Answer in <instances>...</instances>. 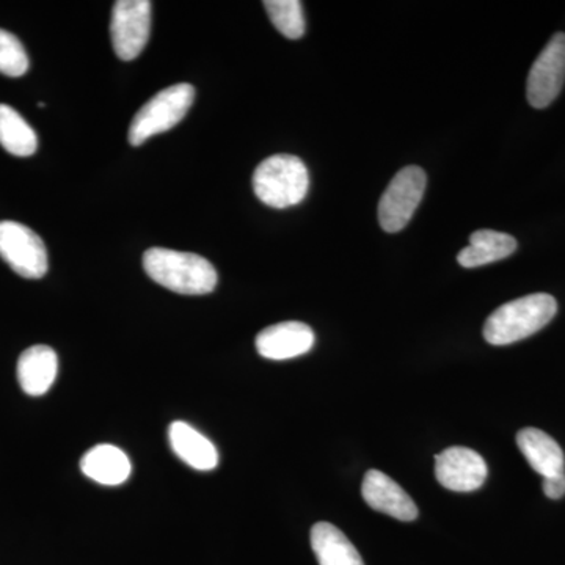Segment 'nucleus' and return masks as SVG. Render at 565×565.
<instances>
[{
	"label": "nucleus",
	"instance_id": "nucleus-21",
	"mask_svg": "<svg viewBox=\"0 0 565 565\" xmlns=\"http://www.w3.org/2000/svg\"><path fill=\"white\" fill-rule=\"evenodd\" d=\"M542 489L550 500H559L565 494V473L545 478Z\"/></svg>",
	"mask_w": 565,
	"mask_h": 565
},
{
	"label": "nucleus",
	"instance_id": "nucleus-2",
	"mask_svg": "<svg viewBox=\"0 0 565 565\" xmlns=\"http://www.w3.org/2000/svg\"><path fill=\"white\" fill-rule=\"evenodd\" d=\"M557 313V302L550 294L539 292L501 305L484 326V338L492 345H508L525 340L550 323Z\"/></svg>",
	"mask_w": 565,
	"mask_h": 565
},
{
	"label": "nucleus",
	"instance_id": "nucleus-11",
	"mask_svg": "<svg viewBox=\"0 0 565 565\" xmlns=\"http://www.w3.org/2000/svg\"><path fill=\"white\" fill-rule=\"evenodd\" d=\"M362 494L366 504L374 511L401 522H414L418 516V508L411 494L382 471L370 470L364 475Z\"/></svg>",
	"mask_w": 565,
	"mask_h": 565
},
{
	"label": "nucleus",
	"instance_id": "nucleus-10",
	"mask_svg": "<svg viewBox=\"0 0 565 565\" xmlns=\"http://www.w3.org/2000/svg\"><path fill=\"white\" fill-rule=\"evenodd\" d=\"M315 332L303 322H280L256 337V351L267 360H291L305 355L315 345Z\"/></svg>",
	"mask_w": 565,
	"mask_h": 565
},
{
	"label": "nucleus",
	"instance_id": "nucleus-8",
	"mask_svg": "<svg viewBox=\"0 0 565 565\" xmlns=\"http://www.w3.org/2000/svg\"><path fill=\"white\" fill-rule=\"evenodd\" d=\"M565 82V33H556L535 58L527 76V102L535 109H545L555 102Z\"/></svg>",
	"mask_w": 565,
	"mask_h": 565
},
{
	"label": "nucleus",
	"instance_id": "nucleus-7",
	"mask_svg": "<svg viewBox=\"0 0 565 565\" xmlns=\"http://www.w3.org/2000/svg\"><path fill=\"white\" fill-rule=\"evenodd\" d=\"M151 7L148 0H118L111 11L110 36L115 54L129 62L139 57L150 40Z\"/></svg>",
	"mask_w": 565,
	"mask_h": 565
},
{
	"label": "nucleus",
	"instance_id": "nucleus-4",
	"mask_svg": "<svg viewBox=\"0 0 565 565\" xmlns=\"http://www.w3.org/2000/svg\"><path fill=\"white\" fill-rule=\"evenodd\" d=\"M193 99L195 88L191 84H177L159 92L134 117L129 126V143L140 147L151 137L174 128L188 115Z\"/></svg>",
	"mask_w": 565,
	"mask_h": 565
},
{
	"label": "nucleus",
	"instance_id": "nucleus-12",
	"mask_svg": "<svg viewBox=\"0 0 565 565\" xmlns=\"http://www.w3.org/2000/svg\"><path fill=\"white\" fill-rule=\"evenodd\" d=\"M17 373L22 392L33 397L43 396L57 377V353L50 345H32L21 353Z\"/></svg>",
	"mask_w": 565,
	"mask_h": 565
},
{
	"label": "nucleus",
	"instance_id": "nucleus-18",
	"mask_svg": "<svg viewBox=\"0 0 565 565\" xmlns=\"http://www.w3.org/2000/svg\"><path fill=\"white\" fill-rule=\"evenodd\" d=\"M0 145L18 158H29L39 148V137L13 107L0 104Z\"/></svg>",
	"mask_w": 565,
	"mask_h": 565
},
{
	"label": "nucleus",
	"instance_id": "nucleus-19",
	"mask_svg": "<svg viewBox=\"0 0 565 565\" xmlns=\"http://www.w3.org/2000/svg\"><path fill=\"white\" fill-rule=\"evenodd\" d=\"M264 9L281 35L291 40L302 39L305 33L302 2L299 0H266Z\"/></svg>",
	"mask_w": 565,
	"mask_h": 565
},
{
	"label": "nucleus",
	"instance_id": "nucleus-13",
	"mask_svg": "<svg viewBox=\"0 0 565 565\" xmlns=\"http://www.w3.org/2000/svg\"><path fill=\"white\" fill-rule=\"evenodd\" d=\"M516 445L527 463L542 478L565 473V457L555 438L544 430L526 427L516 434Z\"/></svg>",
	"mask_w": 565,
	"mask_h": 565
},
{
	"label": "nucleus",
	"instance_id": "nucleus-14",
	"mask_svg": "<svg viewBox=\"0 0 565 565\" xmlns=\"http://www.w3.org/2000/svg\"><path fill=\"white\" fill-rule=\"evenodd\" d=\"M169 441L174 455L193 470L211 471L217 467L218 452L215 446L188 423L170 424Z\"/></svg>",
	"mask_w": 565,
	"mask_h": 565
},
{
	"label": "nucleus",
	"instance_id": "nucleus-3",
	"mask_svg": "<svg viewBox=\"0 0 565 565\" xmlns=\"http://www.w3.org/2000/svg\"><path fill=\"white\" fill-rule=\"evenodd\" d=\"M310 189L307 166L291 154H275L256 167L253 191L267 206L275 210L302 203Z\"/></svg>",
	"mask_w": 565,
	"mask_h": 565
},
{
	"label": "nucleus",
	"instance_id": "nucleus-17",
	"mask_svg": "<svg viewBox=\"0 0 565 565\" xmlns=\"http://www.w3.org/2000/svg\"><path fill=\"white\" fill-rule=\"evenodd\" d=\"M516 250V241L509 234L479 230L470 236V245L457 256V262L465 269L486 266L508 258Z\"/></svg>",
	"mask_w": 565,
	"mask_h": 565
},
{
	"label": "nucleus",
	"instance_id": "nucleus-15",
	"mask_svg": "<svg viewBox=\"0 0 565 565\" xmlns=\"http://www.w3.org/2000/svg\"><path fill=\"white\" fill-rule=\"evenodd\" d=\"M82 473L103 486H120L131 476L129 457L114 445H98L81 459Z\"/></svg>",
	"mask_w": 565,
	"mask_h": 565
},
{
	"label": "nucleus",
	"instance_id": "nucleus-9",
	"mask_svg": "<svg viewBox=\"0 0 565 565\" xmlns=\"http://www.w3.org/2000/svg\"><path fill=\"white\" fill-rule=\"evenodd\" d=\"M489 468L481 455L463 446H452L435 456V476L452 492H475L484 484Z\"/></svg>",
	"mask_w": 565,
	"mask_h": 565
},
{
	"label": "nucleus",
	"instance_id": "nucleus-16",
	"mask_svg": "<svg viewBox=\"0 0 565 565\" xmlns=\"http://www.w3.org/2000/svg\"><path fill=\"white\" fill-rule=\"evenodd\" d=\"M311 548L319 565H364L352 542L332 523L319 522L311 527Z\"/></svg>",
	"mask_w": 565,
	"mask_h": 565
},
{
	"label": "nucleus",
	"instance_id": "nucleus-20",
	"mask_svg": "<svg viewBox=\"0 0 565 565\" xmlns=\"http://www.w3.org/2000/svg\"><path fill=\"white\" fill-rule=\"evenodd\" d=\"M28 70V52L21 41L13 33L0 29V73L9 77H21Z\"/></svg>",
	"mask_w": 565,
	"mask_h": 565
},
{
	"label": "nucleus",
	"instance_id": "nucleus-6",
	"mask_svg": "<svg viewBox=\"0 0 565 565\" xmlns=\"http://www.w3.org/2000/svg\"><path fill=\"white\" fill-rule=\"evenodd\" d=\"M0 258L21 277L39 280L47 273V250L41 237L22 223L0 222Z\"/></svg>",
	"mask_w": 565,
	"mask_h": 565
},
{
	"label": "nucleus",
	"instance_id": "nucleus-1",
	"mask_svg": "<svg viewBox=\"0 0 565 565\" xmlns=\"http://www.w3.org/2000/svg\"><path fill=\"white\" fill-rule=\"evenodd\" d=\"M143 269L158 285L184 296H203L217 286L214 266L195 253L150 248L143 255Z\"/></svg>",
	"mask_w": 565,
	"mask_h": 565
},
{
	"label": "nucleus",
	"instance_id": "nucleus-5",
	"mask_svg": "<svg viewBox=\"0 0 565 565\" xmlns=\"http://www.w3.org/2000/svg\"><path fill=\"white\" fill-rule=\"evenodd\" d=\"M426 184L422 167H405L397 172L379 203V222L386 233H397L407 226L422 203Z\"/></svg>",
	"mask_w": 565,
	"mask_h": 565
}]
</instances>
